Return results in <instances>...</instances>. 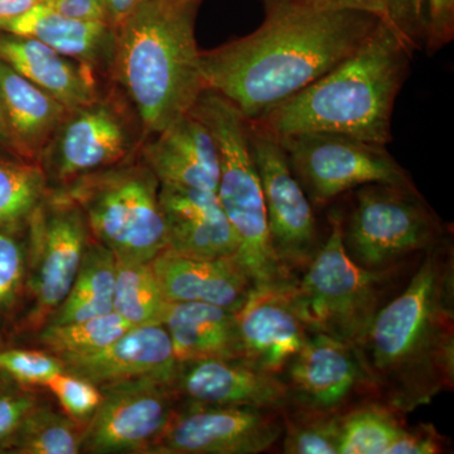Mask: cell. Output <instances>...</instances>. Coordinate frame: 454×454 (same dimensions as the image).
<instances>
[{
	"instance_id": "obj_1",
	"label": "cell",
	"mask_w": 454,
	"mask_h": 454,
	"mask_svg": "<svg viewBox=\"0 0 454 454\" xmlns=\"http://www.w3.org/2000/svg\"><path fill=\"white\" fill-rule=\"evenodd\" d=\"M256 31L201 52L206 90L258 121L355 52L379 20L357 11H310L265 0Z\"/></svg>"
},
{
	"instance_id": "obj_2",
	"label": "cell",
	"mask_w": 454,
	"mask_h": 454,
	"mask_svg": "<svg viewBox=\"0 0 454 454\" xmlns=\"http://www.w3.org/2000/svg\"><path fill=\"white\" fill-rule=\"evenodd\" d=\"M357 349L376 400L403 415L453 390L452 235L423 254Z\"/></svg>"
},
{
	"instance_id": "obj_3",
	"label": "cell",
	"mask_w": 454,
	"mask_h": 454,
	"mask_svg": "<svg viewBox=\"0 0 454 454\" xmlns=\"http://www.w3.org/2000/svg\"><path fill=\"white\" fill-rule=\"evenodd\" d=\"M413 50L379 20L348 59L252 121L279 138L333 134L387 145L394 106L408 77Z\"/></svg>"
},
{
	"instance_id": "obj_4",
	"label": "cell",
	"mask_w": 454,
	"mask_h": 454,
	"mask_svg": "<svg viewBox=\"0 0 454 454\" xmlns=\"http://www.w3.org/2000/svg\"><path fill=\"white\" fill-rule=\"evenodd\" d=\"M202 0H145L116 28L113 66L142 121L155 136L205 91L195 20Z\"/></svg>"
},
{
	"instance_id": "obj_5",
	"label": "cell",
	"mask_w": 454,
	"mask_h": 454,
	"mask_svg": "<svg viewBox=\"0 0 454 454\" xmlns=\"http://www.w3.org/2000/svg\"><path fill=\"white\" fill-rule=\"evenodd\" d=\"M420 258L385 270L360 267L343 247L342 211L333 210L330 234L289 286L293 307L309 333L357 348L379 310L405 286Z\"/></svg>"
},
{
	"instance_id": "obj_6",
	"label": "cell",
	"mask_w": 454,
	"mask_h": 454,
	"mask_svg": "<svg viewBox=\"0 0 454 454\" xmlns=\"http://www.w3.org/2000/svg\"><path fill=\"white\" fill-rule=\"evenodd\" d=\"M192 113L207 125L219 146L217 197L238 240L236 260L254 286L294 282L295 278L280 265L271 245L247 119L226 98L210 90L202 92Z\"/></svg>"
},
{
	"instance_id": "obj_7",
	"label": "cell",
	"mask_w": 454,
	"mask_h": 454,
	"mask_svg": "<svg viewBox=\"0 0 454 454\" xmlns=\"http://www.w3.org/2000/svg\"><path fill=\"white\" fill-rule=\"evenodd\" d=\"M68 184L61 192L119 262H149L168 247L160 181L148 167H110Z\"/></svg>"
},
{
	"instance_id": "obj_8",
	"label": "cell",
	"mask_w": 454,
	"mask_h": 454,
	"mask_svg": "<svg viewBox=\"0 0 454 454\" xmlns=\"http://www.w3.org/2000/svg\"><path fill=\"white\" fill-rule=\"evenodd\" d=\"M450 235V226L417 187L365 184L355 190L348 215L342 212L346 253L369 270H385L420 258Z\"/></svg>"
},
{
	"instance_id": "obj_9",
	"label": "cell",
	"mask_w": 454,
	"mask_h": 454,
	"mask_svg": "<svg viewBox=\"0 0 454 454\" xmlns=\"http://www.w3.org/2000/svg\"><path fill=\"white\" fill-rule=\"evenodd\" d=\"M277 138L313 207H325L348 191L365 184L417 187L387 145L333 134Z\"/></svg>"
},
{
	"instance_id": "obj_10",
	"label": "cell",
	"mask_w": 454,
	"mask_h": 454,
	"mask_svg": "<svg viewBox=\"0 0 454 454\" xmlns=\"http://www.w3.org/2000/svg\"><path fill=\"white\" fill-rule=\"evenodd\" d=\"M28 223L27 289L33 304L25 325L41 328L70 292L90 243V231L82 210L61 191L50 201L43 200Z\"/></svg>"
},
{
	"instance_id": "obj_11",
	"label": "cell",
	"mask_w": 454,
	"mask_h": 454,
	"mask_svg": "<svg viewBox=\"0 0 454 454\" xmlns=\"http://www.w3.org/2000/svg\"><path fill=\"white\" fill-rule=\"evenodd\" d=\"M247 129L274 253L284 270L297 278L322 244L312 203L295 177L279 139L255 121H247Z\"/></svg>"
},
{
	"instance_id": "obj_12",
	"label": "cell",
	"mask_w": 454,
	"mask_h": 454,
	"mask_svg": "<svg viewBox=\"0 0 454 454\" xmlns=\"http://www.w3.org/2000/svg\"><path fill=\"white\" fill-rule=\"evenodd\" d=\"M282 411L255 406L184 404L152 454H258L283 435Z\"/></svg>"
},
{
	"instance_id": "obj_13",
	"label": "cell",
	"mask_w": 454,
	"mask_h": 454,
	"mask_svg": "<svg viewBox=\"0 0 454 454\" xmlns=\"http://www.w3.org/2000/svg\"><path fill=\"white\" fill-rule=\"evenodd\" d=\"M103 400L82 433L89 453H149L177 411L168 385L151 379L100 387Z\"/></svg>"
},
{
	"instance_id": "obj_14",
	"label": "cell",
	"mask_w": 454,
	"mask_h": 454,
	"mask_svg": "<svg viewBox=\"0 0 454 454\" xmlns=\"http://www.w3.org/2000/svg\"><path fill=\"white\" fill-rule=\"evenodd\" d=\"M282 379L293 405L315 411L342 414L361 403L376 400L358 349L325 333H309Z\"/></svg>"
},
{
	"instance_id": "obj_15",
	"label": "cell",
	"mask_w": 454,
	"mask_h": 454,
	"mask_svg": "<svg viewBox=\"0 0 454 454\" xmlns=\"http://www.w3.org/2000/svg\"><path fill=\"white\" fill-rule=\"evenodd\" d=\"M292 283L253 286L236 310L243 360L279 376L310 333L293 307Z\"/></svg>"
},
{
	"instance_id": "obj_16",
	"label": "cell",
	"mask_w": 454,
	"mask_h": 454,
	"mask_svg": "<svg viewBox=\"0 0 454 454\" xmlns=\"http://www.w3.org/2000/svg\"><path fill=\"white\" fill-rule=\"evenodd\" d=\"M173 393L184 404L239 405L283 411L292 404L282 376L241 358L179 364Z\"/></svg>"
},
{
	"instance_id": "obj_17",
	"label": "cell",
	"mask_w": 454,
	"mask_h": 454,
	"mask_svg": "<svg viewBox=\"0 0 454 454\" xmlns=\"http://www.w3.org/2000/svg\"><path fill=\"white\" fill-rule=\"evenodd\" d=\"M53 137L47 166L61 182L110 168L129 152V136L121 118L98 101L68 114Z\"/></svg>"
},
{
	"instance_id": "obj_18",
	"label": "cell",
	"mask_w": 454,
	"mask_h": 454,
	"mask_svg": "<svg viewBox=\"0 0 454 454\" xmlns=\"http://www.w3.org/2000/svg\"><path fill=\"white\" fill-rule=\"evenodd\" d=\"M61 360L66 372L88 379L98 387L151 379L168 385L173 390L179 366L163 325L131 327L106 348Z\"/></svg>"
},
{
	"instance_id": "obj_19",
	"label": "cell",
	"mask_w": 454,
	"mask_h": 454,
	"mask_svg": "<svg viewBox=\"0 0 454 454\" xmlns=\"http://www.w3.org/2000/svg\"><path fill=\"white\" fill-rule=\"evenodd\" d=\"M168 249L199 259L235 258L238 240L217 192L160 184Z\"/></svg>"
},
{
	"instance_id": "obj_20",
	"label": "cell",
	"mask_w": 454,
	"mask_h": 454,
	"mask_svg": "<svg viewBox=\"0 0 454 454\" xmlns=\"http://www.w3.org/2000/svg\"><path fill=\"white\" fill-rule=\"evenodd\" d=\"M154 137L145 146V160L160 184L217 192L219 146L192 110Z\"/></svg>"
},
{
	"instance_id": "obj_21",
	"label": "cell",
	"mask_w": 454,
	"mask_h": 454,
	"mask_svg": "<svg viewBox=\"0 0 454 454\" xmlns=\"http://www.w3.org/2000/svg\"><path fill=\"white\" fill-rule=\"evenodd\" d=\"M149 262L169 303L199 301L238 310L254 286L235 258H190L167 247Z\"/></svg>"
},
{
	"instance_id": "obj_22",
	"label": "cell",
	"mask_w": 454,
	"mask_h": 454,
	"mask_svg": "<svg viewBox=\"0 0 454 454\" xmlns=\"http://www.w3.org/2000/svg\"><path fill=\"white\" fill-rule=\"evenodd\" d=\"M0 59L70 112L98 101L91 68L35 38L0 32Z\"/></svg>"
},
{
	"instance_id": "obj_23",
	"label": "cell",
	"mask_w": 454,
	"mask_h": 454,
	"mask_svg": "<svg viewBox=\"0 0 454 454\" xmlns=\"http://www.w3.org/2000/svg\"><path fill=\"white\" fill-rule=\"evenodd\" d=\"M0 32L35 38L90 68L113 65L115 27L107 22L62 16L44 2L38 3L20 17L2 23Z\"/></svg>"
},
{
	"instance_id": "obj_24",
	"label": "cell",
	"mask_w": 454,
	"mask_h": 454,
	"mask_svg": "<svg viewBox=\"0 0 454 454\" xmlns=\"http://www.w3.org/2000/svg\"><path fill=\"white\" fill-rule=\"evenodd\" d=\"M0 107L16 153L43 154L70 110L0 59Z\"/></svg>"
},
{
	"instance_id": "obj_25",
	"label": "cell",
	"mask_w": 454,
	"mask_h": 454,
	"mask_svg": "<svg viewBox=\"0 0 454 454\" xmlns=\"http://www.w3.org/2000/svg\"><path fill=\"white\" fill-rule=\"evenodd\" d=\"M178 364L241 358L236 310L199 301L169 303L163 324Z\"/></svg>"
},
{
	"instance_id": "obj_26",
	"label": "cell",
	"mask_w": 454,
	"mask_h": 454,
	"mask_svg": "<svg viewBox=\"0 0 454 454\" xmlns=\"http://www.w3.org/2000/svg\"><path fill=\"white\" fill-rule=\"evenodd\" d=\"M116 258L103 245L89 243L70 292L46 325H61L114 310Z\"/></svg>"
},
{
	"instance_id": "obj_27",
	"label": "cell",
	"mask_w": 454,
	"mask_h": 454,
	"mask_svg": "<svg viewBox=\"0 0 454 454\" xmlns=\"http://www.w3.org/2000/svg\"><path fill=\"white\" fill-rule=\"evenodd\" d=\"M405 415L369 400L340 415L339 454H387L404 433Z\"/></svg>"
},
{
	"instance_id": "obj_28",
	"label": "cell",
	"mask_w": 454,
	"mask_h": 454,
	"mask_svg": "<svg viewBox=\"0 0 454 454\" xmlns=\"http://www.w3.org/2000/svg\"><path fill=\"white\" fill-rule=\"evenodd\" d=\"M168 306L151 262L116 260L114 310L128 324L162 325Z\"/></svg>"
},
{
	"instance_id": "obj_29",
	"label": "cell",
	"mask_w": 454,
	"mask_h": 454,
	"mask_svg": "<svg viewBox=\"0 0 454 454\" xmlns=\"http://www.w3.org/2000/svg\"><path fill=\"white\" fill-rule=\"evenodd\" d=\"M80 424L37 404L3 444L4 454H77L82 450Z\"/></svg>"
},
{
	"instance_id": "obj_30",
	"label": "cell",
	"mask_w": 454,
	"mask_h": 454,
	"mask_svg": "<svg viewBox=\"0 0 454 454\" xmlns=\"http://www.w3.org/2000/svg\"><path fill=\"white\" fill-rule=\"evenodd\" d=\"M133 325L115 310L107 315L91 317L61 325H44L40 340L59 358L92 354L118 340Z\"/></svg>"
},
{
	"instance_id": "obj_31",
	"label": "cell",
	"mask_w": 454,
	"mask_h": 454,
	"mask_svg": "<svg viewBox=\"0 0 454 454\" xmlns=\"http://www.w3.org/2000/svg\"><path fill=\"white\" fill-rule=\"evenodd\" d=\"M46 197V175L35 164L0 157V229H20Z\"/></svg>"
},
{
	"instance_id": "obj_32",
	"label": "cell",
	"mask_w": 454,
	"mask_h": 454,
	"mask_svg": "<svg viewBox=\"0 0 454 454\" xmlns=\"http://www.w3.org/2000/svg\"><path fill=\"white\" fill-rule=\"evenodd\" d=\"M310 11H357L372 14L399 33L414 49L426 37L424 0H286Z\"/></svg>"
},
{
	"instance_id": "obj_33",
	"label": "cell",
	"mask_w": 454,
	"mask_h": 454,
	"mask_svg": "<svg viewBox=\"0 0 454 454\" xmlns=\"http://www.w3.org/2000/svg\"><path fill=\"white\" fill-rule=\"evenodd\" d=\"M340 415L289 405L282 411V452L339 454Z\"/></svg>"
},
{
	"instance_id": "obj_34",
	"label": "cell",
	"mask_w": 454,
	"mask_h": 454,
	"mask_svg": "<svg viewBox=\"0 0 454 454\" xmlns=\"http://www.w3.org/2000/svg\"><path fill=\"white\" fill-rule=\"evenodd\" d=\"M20 229H0V322L13 315L27 289V244Z\"/></svg>"
},
{
	"instance_id": "obj_35",
	"label": "cell",
	"mask_w": 454,
	"mask_h": 454,
	"mask_svg": "<svg viewBox=\"0 0 454 454\" xmlns=\"http://www.w3.org/2000/svg\"><path fill=\"white\" fill-rule=\"evenodd\" d=\"M62 372L64 361L56 355L0 345V375L20 387H46L51 379Z\"/></svg>"
},
{
	"instance_id": "obj_36",
	"label": "cell",
	"mask_w": 454,
	"mask_h": 454,
	"mask_svg": "<svg viewBox=\"0 0 454 454\" xmlns=\"http://www.w3.org/2000/svg\"><path fill=\"white\" fill-rule=\"evenodd\" d=\"M46 387L56 396L66 415L77 423L89 422L103 400V391L98 385L66 370L51 379Z\"/></svg>"
},
{
	"instance_id": "obj_37",
	"label": "cell",
	"mask_w": 454,
	"mask_h": 454,
	"mask_svg": "<svg viewBox=\"0 0 454 454\" xmlns=\"http://www.w3.org/2000/svg\"><path fill=\"white\" fill-rule=\"evenodd\" d=\"M37 404L40 403L32 391L0 375V448Z\"/></svg>"
},
{
	"instance_id": "obj_38",
	"label": "cell",
	"mask_w": 454,
	"mask_h": 454,
	"mask_svg": "<svg viewBox=\"0 0 454 454\" xmlns=\"http://www.w3.org/2000/svg\"><path fill=\"white\" fill-rule=\"evenodd\" d=\"M427 51L430 55L446 47L454 37V0H424Z\"/></svg>"
},
{
	"instance_id": "obj_39",
	"label": "cell",
	"mask_w": 454,
	"mask_h": 454,
	"mask_svg": "<svg viewBox=\"0 0 454 454\" xmlns=\"http://www.w3.org/2000/svg\"><path fill=\"white\" fill-rule=\"evenodd\" d=\"M450 452V439L432 423L406 427L387 454H439Z\"/></svg>"
},
{
	"instance_id": "obj_40",
	"label": "cell",
	"mask_w": 454,
	"mask_h": 454,
	"mask_svg": "<svg viewBox=\"0 0 454 454\" xmlns=\"http://www.w3.org/2000/svg\"><path fill=\"white\" fill-rule=\"evenodd\" d=\"M43 2L62 16L74 18V20L110 23L104 0H43Z\"/></svg>"
},
{
	"instance_id": "obj_41",
	"label": "cell",
	"mask_w": 454,
	"mask_h": 454,
	"mask_svg": "<svg viewBox=\"0 0 454 454\" xmlns=\"http://www.w3.org/2000/svg\"><path fill=\"white\" fill-rule=\"evenodd\" d=\"M104 2H106L110 23L116 29L145 0H104Z\"/></svg>"
},
{
	"instance_id": "obj_42",
	"label": "cell",
	"mask_w": 454,
	"mask_h": 454,
	"mask_svg": "<svg viewBox=\"0 0 454 454\" xmlns=\"http://www.w3.org/2000/svg\"><path fill=\"white\" fill-rule=\"evenodd\" d=\"M43 0H0V25L20 17Z\"/></svg>"
},
{
	"instance_id": "obj_43",
	"label": "cell",
	"mask_w": 454,
	"mask_h": 454,
	"mask_svg": "<svg viewBox=\"0 0 454 454\" xmlns=\"http://www.w3.org/2000/svg\"><path fill=\"white\" fill-rule=\"evenodd\" d=\"M0 149H3V151L14 152L11 137H9L7 125H5L4 116H3L2 107H0Z\"/></svg>"
},
{
	"instance_id": "obj_44",
	"label": "cell",
	"mask_w": 454,
	"mask_h": 454,
	"mask_svg": "<svg viewBox=\"0 0 454 454\" xmlns=\"http://www.w3.org/2000/svg\"><path fill=\"white\" fill-rule=\"evenodd\" d=\"M0 345H2V343H0Z\"/></svg>"
}]
</instances>
